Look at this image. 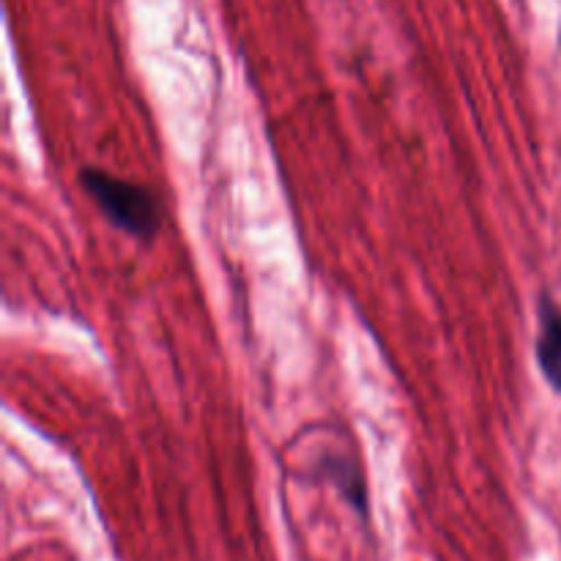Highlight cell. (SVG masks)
<instances>
[{"mask_svg": "<svg viewBox=\"0 0 561 561\" xmlns=\"http://www.w3.org/2000/svg\"><path fill=\"white\" fill-rule=\"evenodd\" d=\"M321 474L327 477V480L332 482L340 493H343L345 502H348L351 507L362 515V518H367V485H365V480H362L359 471H356L354 460H351L348 455H337V453L323 455Z\"/></svg>", "mask_w": 561, "mask_h": 561, "instance_id": "cell-3", "label": "cell"}, {"mask_svg": "<svg viewBox=\"0 0 561 561\" xmlns=\"http://www.w3.org/2000/svg\"><path fill=\"white\" fill-rule=\"evenodd\" d=\"M77 181H80L88 201L99 208V214L118 233L129 236L140 244H151L157 239L164 222V208L157 192L137 184V181L121 179V175L107 173V170L93 168V164L80 168Z\"/></svg>", "mask_w": 561, "mask_h": 561, "instance_id": "cell-1", "label": "cell"}, {"mask_svg": "<svg viewBox=\"0 0 561 561\" xmlns=\"http://www.w3.org/2000/svg\"><path fill=\"white\" fill-rule=\"evenodd\" d=\"M535 359L548 387L561 398V305L548 290L537 301Z\"/></svg>", "mask_w": 561, "mask_h": 561, "instance_id": "cell-2", "label": "cell"}]
</instances>
